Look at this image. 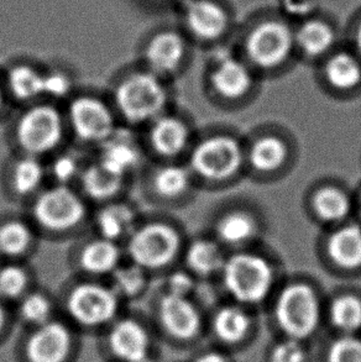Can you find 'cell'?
Masks as SVG:
<instances>
[{
  "label": "cell",
  "instance_id": "cell-1",
  "mask_svg": "<svg viewBox=\"0 0 361 362\" xmlns=\"http://www.w3.org/2000/svg\"><path fill=\"white\" fill-rule=\"evenodd\" d=\"M115 102L129 122L156 120L166 104V90L156 74H132L118 86Z\"/></svg>",
  "mask_w": 361,
  "mask_h": 362
},
{
  "label": "cell",
  "instance_id": "cell-2",
  "mask_svg": "<svg viewBox=\"0 0 361 362\" xmlns=\"http://www.w3.org/2000/svg\"><path fill=\"white\" fill-rule=\"evenodd\" d=\"M275 314L288 338L302 340L316 332L321 308L312 288L304 284H292L280 294Z\"/></svg>",
  "mask_w": 361,
  "mask_h": 362
},
{
  "label": "cell",
  "instance_id": "cell-3",
  "mask_svg": "<svg viewBox=\"0 0 361 362\" xmlns=\"http://www.w3.org/2000/svg\"><path fill=\"white\" fill-rule=\"evenodd\" d=\"M273 272L268 261L254 255H235L224 264V284L234 298L258 303L268 296Z\"/></svg>",
  "mask_w": 361,
  "mask_h": 362
},
{
  "label": "cell",
  "instance_id": "cell-4",
  "mask_svg": "<svg viewBox=\"0 0 361 362\" xmlns=\"http://www.w3.org/2000/svg\"><path fill=\"white\" fill-rule=\"evenodd\" d=\"M180 247V239L171 226L149 224L132 233L127 251L132 262L142 269H160L170 264Z\"/></svg>",
  "mask_w": 361,
  "mask_h": 362
},
{
  "label": "cell",
  "instance_id": "cell-5",
  "mask_svg": "<svg viewBox=\"0 0 361 362\" xmlns=\"http://www.w3.org/2000/svg\"><path fill=\"white\" fill-rule=\"evenodd\" d=\"M62 132L64 125L59 112L46 105L30 109L16 127L18 141L31 155L51 151L61 141Z\"/></svg>",
  "mask_w": 361,
  "mask_h": 362
},
{
  "label": "cell",
  "instance_id": "cell-6",
  "mask_svg": "<svg viewBox=\"0 0 361 362\" xmlns=\"http://www.w3.org/2000/svg\"><path fill=\"white\" fill-rule=\"evenodd\" d=\"M84 202L66 186L44 192L34 206L35 219L50 230H69L84 221Z\"/></svg>",
  "mask_w": 361,
  "mask_h": 362
},
{
  "label": "cell",
  "instance_id": "cell-7",
  "mask_svg": "<svg viewBox=\"0 0 361 362\" xmlns=\"http://www.w3.org/2000/svg\"><path fill=\"white\" fill-rule=\"evenodd\" d=\"M71 317L84 327H101L109 323L118 312V294L99 284L77 286L67 300Z\"/></svg>",
  "mask_w": 361,
  "mask_h": 362
},
{
  "label": "cell",
  "instance_id": "cell-8",
  "mask_svg": "<svg viewBox=\"0 0 361 362\" xmlns=\"http://www.w3.org/2000/svg\"><path fill=\"white\" fill-rule=\"evenodd\" d=\"M243 161L239 144L230 137H213L200 144L190 163L198 175L210 180H224L238 171Z\"/></svg>",
  "mask_w": 361,
  "mask_h": 362
},
{
  "label": "cell",
  "instance_id": "cell-9",
  "mask_svg": "<svg viewBox=\"0 0 361 362\" xmlns=\"http://www.w3.org/2000/svg\"><path fill=\"white\" fill-rule=\"evenodd\" d=\"M293 46V35L281 21H266L255 28L246 41V49L253 62L271 69L287 59Z\"/></svg>",
  "mask_w": 361,
  "mask_h": 362
},
{
  "label": "cell",
  "instance_id": "cell-10",
  "mask_svg": "<svg viewBox=\"0 0 361 362\" xmlns=\"http://www.w3.org/2000/svg\"><path fill=\"white\" fill-rule=\"evenodd\" d=\"M69 122L84 141L104 142L115 130L109 109L101 100L87 97L71 104Z\"/></svg>",
  "mask_w": 361,
  "mask_h": 362
},
{
  "label": "cell",
  "instance_id": "cell-11",
  "mask_svg": "<svg viewBox=\"0 0 361 362\" xmlns=\"http://www.w3.org/2000/svg\"><path fill=\"white\" fill-rule=\"evenodd\" d=\"M72 345L69 328L59 322H47L36 329L28 341L30 362H64Z\"/></svg>",
  "mask_w": 361,
  "mask_h": 362
},
{
  "label": "cell",
  "instance_id": "cell-12",
  "mask_svg": "<svg viewBox=\"0 0 361 362\" xmlns=\"http://www.w3.org/2000/svg\"><path fill=\"white\" fill-rule=\"evenodd\" d=\"M160 319L173 338L188 340L200 332V313L187 297L167 293L160 303Z\"/></svg>",
  "mask_w": 361,
  "mask_h": 362
},
{
  "label": "cell",
  "instance_id": "cell-13",
  "mask_svg": "<svg viewBox=\"0 0 361 362\" xmlns=\"http://www.w3.org/2000/svg\"><path fill=\"white\" fill-rule=\"evenodd\" d=\"M109 346L122 361L142 362L149 353L150 338L142 324L132 319H124L110 330Z\"/></svg>",
  "mask_w": 361,
  "mask_h": 362
},
{
  "label": "cell",
  "instance_id": "cell-14",
  "mask_svg": "<svg viewBox=\"0 0 361 362\" xmlns=\"http://www.w3.org/2000/svg\"><path fill=\"white\" fill-rule=\"evenodd\" d=\"M185 21L190 33L202 40L218 39L228 28V15L212 0H190Z\"/></svg>",
  "mask_w": 361,
  "mask_h": 362
},
{
  "label": "cell",
  "instance_id": "cell-15",
  "mask_svg": "<svg viewBox=\"0 0 361 362\" xmlns=\"http://www.w3.org/2000/svg\"><path fill=\"white\" fill-rule=\"evenodd\" d=\"M185 41L175 31L155 35L145 49L147 64L154 74H171L185 56Z\"/></svg>",
  "mask_w": 361,
  "mask_h": 362
},
{
  "label": "cell",
  "instance_id": "cell-16",
  "mask_svg": "<svg viewBox=\"0 0 361 362\" xmlns=\"http://www.w3.org/2000/svg\"><path fill=\"white\" fill-rule=\"evenodd\" d=\"M140 161V148L134 137L125 132L114 130L105 141L102 142L99 162L109 171L124 177Z\"/></svg>",
  "mask_w": 361,
  "mask_h": 362
},
{
  "label": "cell",
  "instance_id": "cell-17",
  "mask_svg": "<svg viewBox=\"0 0 361 362\" xmlns=\"http://www.w3.org/2000/svg\"><path fill=\"white\" fill-rule=\"evenodd\" d=\"M188 132L185 124L171 117H159L151 129L154 148L164 156H173L185 146Z\"/></svg>",
  "mask_w": 361,
  "mask_h": 362
},
{
  "label": "cell",
  "instance_id": "cell-18",
  "mask_svg": "<svg viewBox=\"0 0 361 362\" xmlns=\"http://www.w3.org/2000/svg\"><path fill=\"white\" fill-rule=\"evenodd\" d=\"M328 252L336 264L345 269H355L361 264V229L345 226L333 234L328 243Z\"/></svg>",
  "mask_w": 361,
  "mask_h": 362
},
{
  "label": "cell",
  "instance_id": "cell-19",
  "mask_svg": "<svg viewBox=\"0 0 361 362\" xmlns=\"http://www.w3.org/2000/svg\"><path fill=\"white\" fill-rule=\"evenodd\" d=\"M212 81L218 93L227 98L241 97L246 93L251 84L249 71L244 64L231 59H223L220 62L213 74Z\"/></svg>",
  "mask_w": 361,
  "mask_h": 362
},
{
  "label": "cell",
  "instance_id": "cell-20",
  "mask_svg": "<svg viewBox=\"0 0 361 362\" xmlns=\"http://www.w3.org/2000/svg\"><path fill=\"white\" fill-rule=\"evenodd\" d=\"M97 226L103 239L115 241L132 236L135 231V213L125 204H112L103 209L97 218Z\"/></svg>",
  "mask_w": 361,
  "mask_h": 362
},
{
  "label": "cell",
  "instance_id": "cell-21",
  "mask_svg": "<svg viewBox=\"0 0 361 362\" xmlns=\"http://www.w3.org/2000/svg\"><path fill=\"white\" fill-rule=\"evenodd\" d=\"M120 259V251L114 241L99 239L89 243L81 252L79 262L89 274H104L114 272Z\"/></svg>",
  "mask_w": 361,
  "mask_h": 362
},
{
  "label": "cell",
  "instance_id": "cell-22",
  "mask_svg": "<svg viewBox=\"0 0 361 362\" xmlns=\"http://www.w3.org/2000/svg\"><path fill=\"white\" fill-rule=\"evenodd\" d=\"M122 178L109 171L101 162L94 163L84 171L82 176L84 189L93 199L103 201L112 198L122 187Z\"/></svg>",
  "mask_w": 361,
  "mask_h": 362
},
{
  "label": "cell",
  "instance_id": "cell-23",
  "mask_svg": "<svg viewBox=\"0 0 361 362\" xmlns=\"http://www.w3.org/2000/svg\"><path fill=\"white\" fill-rule=\"evenodd\" d=\"M249 328L250 319L248 314L236 307H227L215 315V334L225 343L240 341L248 334Z\"/></svg>",
  "mask_w": 361,
  "mask_h": 362
},
{
  "label": "cell",
  "instance_id": "cell-24",
  "mask_svg": "<svg viewBox=\"0 0 361 362\" xmlns=\"http://www.w3.org/2000/svg\"><path fill=\"white\" fill-rule=\"evenodd\" d=\"M297 42L309 56H318L327 51L334 42V33L329 25L321 20H309L298 30Z\"/></svg>",
  "mask_w": 361,
  "mask_h": 362
},
{
  "label": "cell",
  "instance_id": "cell-25",
  "mask_svg": "<svg viewBox=\"0 0 361 362\" xmlns=\"http://www.w3.org/2000/svg\"><path fill=\"white\" fill-rule=\"evenodd\" d=\"M10 90L15 97L21 100H30L44 94V74L36 69L20 64L10 71Z\"/></svg>",
  "mask_w": 361,
  "mask_h": 362
},
{
  "label": "cell",
  "instance_id": "cell-26",
  "mask_svg": "<svg viewBox=\"0 0 361 362\" xmlns=\"http://www.w3.org/2000/svg\"><path fill=\"white\" fill-rule=\"evenodd\" d=\"M327 77L336 88H355L361 82L360 64L350 54H337L328 62Z\"/></svg>",
  "mask_w": 361,
  "mask_h": 362
},
{
  "label": "cell",
  "instance_id": "cell-27",
  "mask_svg": "<svg viewBox=\"0 0 361 362\" xmlns=\"http://www.w3.org/2000/svg\"><path fill=\"white\" fill-rule=\"evenodd\" d=\"M187 264L200 274H214L224 266L219 247L210 241H197L187 252Z\"/></svg>",
  "mask_w": 361,
  "mask_h": 362
},
{
  "label": "cell",
  "instance_id": "cell-28",
  "mask_svg": "<svg viewBox=\"0 0 361 362\" xmlns=\"http://www.w3.org/2000/svg\"><path fill=\"white\" fill-rule=\"evenodd\" d=\"M286 146L276 137H265L256 142L250 152V161L260 171H273L286 158Z\"/></svg>",
  "mask_w": 361,
  "mask_h": 362
},
{
  "label": "cell",
  "instance_id": "cell-29",
  "mask_svg": "<svg viewBox=\"0 0 361 362\" xmlns=\"http://www.w3.org/2000/svg\"><path fill=\"white\" fill-rule=\"evenodd\" d=\"M331 319L336 328L354 333L361 328V300L354 296H344L332 304Z\"/></svg>",
  "mask_w": 361,
  "mask_h": 362
},
{
  "label": "cell",
  "instance_id": "cell-30",
  "mask_svg": "<svg viewBox=\"0 0 361 362\" xmlns=\"http://www.w3.org/2000/svg\"><path fill=\"white\" fill-rule=\"evenodd\" d=\"M314 209L324 221H339L350 209L348 197L337 188H323L314 197Z\"/></svg>",
  "mask_w": 361,
  "mask_h": 362
},
{
  "label": "cell",
  "instance_id": "cell-31",
  "mask_svg": "<svg viewBox=\"0 0 361 362\" xmlns=\"http://www.w3.org/2000/svg\"><path fill=\"white\" fill-rule=\"evenodd\" d=\"M44 180V168L34 157L20 160L13 173V185L19 194H29L39 188Z\"/></svg>",
  "mask_w": 361,
  "mask_h": 362
},
{
  "label": "cell",
  "instance_id": "cell-32",
  "mask_svg": "<svg viewBox=\"0 0 361 362\" xmlns=\"http://www.w3.org/2000/svg\"><path fill=\"white\" fill-rule=\"evenodd\" d=\"M190 185V175L185 168L167 166L157 172L154 178V186L157 193L165 198H175L187 189Z\"/></svg>",
  "mask_w": 361,
  "mask_h": 362
},
{
  "label": "cell",
  "instance_id": "cell-33",
  "mask_svg": "<svg viewBox=\"0 0 361 362\" xmlns=\"http://www.w3.org/2000/svg\"><path fill=\"white\" fill-rule=\"evenodd\" d=\"M31 233L20 221H9L0 226V252L8 256H18L29 247Z\"/></svg>",
  "mask_w": 361,
  "mask_h": 362
},
{
  "label": "cell",
  "instance_id": "cell-34",
  "mask_svg": "<svg viewBox=\"0 0 361 362\" xmlns=\"http://www.w3.org/2000/svg\"><path fill=\"white\" fill-rule=\"evenodd\" d=\"M254 221L245 214L233 213L225 216L218 226L220 239L228 244H240L254 234Z\"/></svg>",
  "mask_w": 361,
  "mask_h": 362
},
{
  "label": "cell",
  "instance_id": "cell-35",
  "mask_svg": "<svg viewBox=\"0 0 361 362\" xmlns=\"http://www.w3.org/2000/svg\"><path fill=\"white\" fill-rule=\"evenodd\" d=\"M113 277L114 292L127 297L140 293L147 284L145 269L135 264L125 267L118 266V269L113 272Z\"/></svg>",
  "mask_w": 361,
  "mask_h": 362
},
{
  "label": "cell",
  "instance_id": "cell-36",
  "mask_svg": "<svg viewBox=\"0 0 361 362\" xmlns=\"http://www.w3.org/2000/svg\"><path fill=\"white\" fill-rule=\"evenodd\" d=\"M52 313V304L44 294H30L20 304V314L28 323L42 325L50 322Z\"/></svg>",
  "mask_w": 361,
  "mask_h": 362
},
{
  "label": "cell",
  "instance_id": "cell-37",
  "mask_svg": "<svg viewBox=\"0 0 361 362\" xmlns=\"http://www.w3.org/2000/svg\"><path fill=\"white\" fill-rule=\"evenodd\" d=\"M28 284V276L18 266H6L0 269V298H18Z\"/></svg>",
  "mask_w": 361,
  "mask_h": 362
},
{
  "label": "cell",
  "instance_id": "cell-38",
  "mask_svg": "<svg viewBox=\"0 0 361 362\" xmlns=\"http://www.w3.org/2000/svg\"><path fill=\"white\" fill-rule=\"evenodd\" d=\"M328 362H361V340L354 337L339 339L328 351Z\"/></svg>",
  "mask_w": 361,
  "mask_h": 362
},
{
  "label": "cell",
  "instance_id": "cell-39",
  "mask_svg": "<svg viewBox=\"0 0 361 362\" xmlns=\"http://www.w3.org/2000/svg\"><path fill=\"white\" fill-rule=\"evenodd\" d=\"M271 362H306V351L299 340L288 338L273 349Z\"/></svg>",
  "mask_w": 361,
  "mask_h": 362
},
{
  "label": "cell",
  "instance_id": "cell-40",
  "mask_svg": "<svg viewBox=\"0 0 361 362\" xmlns=\"http://www.w3.org/2000/svg\"><path fill=\"white\" fill-rule=\"evenodd\" d=\"M79 170L77 158L71 155L57 157L52 165V175L61 183V186H64V183L72 181Z\"/></svg>",
  "mask_w": 361,
  "mask_h": 362
},
{
  "label": "cell",
  "instance_id": "cell-41",
  "mask_svg": "<svg viewBox=\"0 0 361 362\" xmlns=\"http://www.w3.org/2000/svg\"><path fill=\"white\" fill-rule=\"evenodd\" d=\"M71 81L67 76L54 72L44 74V94H47L54 98H62L69 93Z\"/></svg>",
  "mask_w": 361,
  "mask_h": 362
},
{
  "label": "cell",
  "instance_id": "cell-42",
  "mask_svg": "<svg viewBox=\"0 0 361 362\" xmlns=\"http://www.w3.org/2000/svg\"><path fill=\"white\" fill-rule=\"evenodd\" d=\"M192 286H193L192 279L187 274L178 272V274H172L168 279V289H170L168 293L185 297L192 289Z\"/></svg>",
  "mask_w": 361,
  "mask_h": 362
},
{
  "label": "cell",
  "instance_id": "cell-43",
  "mask_svg": "<svg viewBox=\"0 0 361 362\" xmlns=\"http://www.w3.org/2000/svg\"><path fill=\"white\" fill-rule=\"evenodd\" d=\"M195 362H228V360L220 354L210 353L200 356Z\"/></svg>",
  "mask_w": 361,
  "mask_h": 362
},
{
  "label": "cell",
  "instance_id": "cell-44",
  "mask_svg": "<svg viewBox=\"0 0 361 362\" xmlns=\"http://www.w3.org/2000/svg\"><path fill=\"white\" fill-rule=\"evenodd\" d=\"M5 322H6V313H5L4 305L0 298V332H1V329L4 328Z\"/></svg>",
  "mask_w": 361,
  "mask_h": 362
},
{
  "label": "cell",
  "instance_id": "cell-45",
  "mask_svg": "<svg viewBox=\"0 0 361 362\" xmlns=\"http://www.w3.org/2000/svg\"><path fill=\"white\" fill-rule=\"evenodd\" d=\"M357 46H359V49H360L361 51V25L359 26V29H357Z\"/></svg>",
  "mask_w": 361,
  "mask_h": 362
},
{
  "label": "cell",
  "instance_id": "cell-46",
  "mask_svg": "<svg viewBox=\"0 0 361 362\" xmlns=\"http://www.w3.org/2000/svg\"><path fill=\"white\" fill-rule=\"evenodd\" d=\"M1 103H3V95H1V90H0V107H1Z\"/></svg>",
  "mask_w": 361,
  "mask_h": 362
}]
</instances>
